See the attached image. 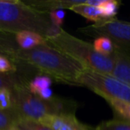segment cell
Here are the masks:
<instances>
[{"label": "cell", "instance_id": "8", "mask_svg": "<svg viewBox=\"0 0 130 130\" xmlns=\"http://www.w3.org/2000/svg\"><path fill=\"white\" fill-rule=\"evenodd\" d=\"M112 58L114 66L111 76L130 86V54L115 47Z\"/></svg>", "mask_w": 130, "mask_h": 130}, {"label": "cell", "instance_id": "10", "mask_svg": "<svg viewBox=\"0 0 130 130\" xmlns=\"http://www.w3.org/2000/svg\"><path fill=\"white\" fill-rule=\"evenodd\" d=\"M101 1L102 0H84L81 4L73 6L70 10L94 23L104 19L99 7Z\"/></svg>", "mask_w": 130, "mask_h": 130}, {"label": "cell", "instance_id": "6", "mask_svg": "<svg viewBox=\"0 0 130 130\" xmlns=\"http://www.w3.org/2000/svg\"><path fill=\"white\" fill-rule=\"evenodd\" d=\"M78 31L90 37H104L113 43L114 46L125 52H130V22L117 18L103 19L97 22L80 28Z\"/></svg>", "mask_w": 130, "mask_h": 130}, {"label": "cell", "instance_id": "3", "mask_svg": "<svg viewBox=\"0 0 130 130\" xmlns=\"http://www.w3.org/2000/svg\"><path fill=\"white\" fill-rule=\"evenodd\" d=\"M45 42L81 64L86 70L102 74H111L114 66L112 56L99 54L93 44L72 36L61 27L53 35L45 38Z\"/></svg>", "mask_w": 130, "mask_h": 130}, {"label": "cell", "instance_id": "24", "mask_svg": "<svg viewBox=\"0 0 130 130\" xmlns=\"http://www.w3.org/2000/svg\"><path fill=\"white\" fill-rule=\"evenodd\" d=\"M37 95H38L40 98H42V99L44 100H51L53 99V98L54 97V94H53V91L52 89L49 87V88H45L44 89V90H42L41 92L38 93Z\"/></svg>", "mask_w": 130, "mask_h": 130}, {"label": "cell", "instance_id": "22", "mask_svg": "<svg viewBox=\"0 0 130 130\" xmlns=\"http://www.w3.org/2000/svg\"><path fill=\"white\" fill-rule=\"evenodd\" d=\"M48 14L53 25L57 28H61V24L63 23V21H64L65 18L64 10H55V11L50 12Z\"/></svg>", "mask_w": 130, "mask_h": 130}, {"label": "cell", "instance_id": "20", "mask_svg": "<svg viewBox=\"0 0 130 130\" xmlns=\"http://www.w3.org/2000/svg\"><path fill=\"white\" fill-rule=\"evenodd\" d=\"M13 100L12 91L9 89H0V110H8L13 109Z\"/></svg>", "mask_w": 130, "mask_h": 130}, {"label": "cell", "instance_id": "2", "mask_svg": "<svg viewBox=\"0 0 130 130\" xmlns=\"http://www.w3.org/2000/svg\"><path fill=\"white\" fill-rule=\"evenodd\" d=\"M59 28L53 25L49 14L19 0H0V32L14 35L30 31L43 36L53 35Z\"/></svg>", "mask_w": 130, "mask_h": 130}, {"label": "cell", "instance_id": "7", "mask_svg": "<svg viewBox=\"0 0 130 130\" xmlns=\"http://www.w3.org/2000/svg\"><path fill=\"white\" fill-rule=\"evenodd\" d=\"M40 122L51 130H93L88 126L80 122L75 114L49 115L43 118Z\"/></svg>", "mask_w": 130, "mask_h": 130}, {"label": "cell", "instance_id": "25", "mask_svg": "<svg viewBox=\"0 0 130 130\" xmlns=\"http://www.w3.org/2000/svg\"><path fill=\"white\" fill-rule=\"evenodd\" d=\"M10 130H14V129H13V128H12V129H10Z\"/></svg>", "mask_w": 130, "mask_h": 130}, {"label": "cell", "instance_id": "5", "mask_svg": "<svg viewBox=\"0 0 130 130\" xmlns=\"http://www.w3.org/2000/svg\"><path fill=\"white\" fill-rule=\"evenodd\" d=\"M77 86L87 87L101 97H110L130 103V86L111 75L85 70L78 76Z\"/></svg>", "mask_w": 130, "mask_h": 130}, {"label": "cell", "instance_id": "12", "mask_svg": "<svg viewBox=\"0 0 130 130\" xmlns=\"http://www.w3.org/2000/svg\"><path fill=\"white\" fill-rule=\"evenodd\" d=\"M103 98L109 103V105L113 110L114 113L116 114L118 119L130 122V103L119 101V100L116 99H112V98L110 97Z\"/></svg>", "mask_w": 130, "mask_h": 130}, {"label": "cell", "instance_id": "9", "mask_svg": "<svg viewBox=\"0 0 130 130\" xmlns=\"http://www.w3.org/2000/svg\"><path fill=\"white\" fill-rule=\"evenodd\" d=\"M84 0H28L26 4L40 11L49 13L55 10L71 9V7L81 4Z\"/></svg>", "mask_w": 130, "mask_h": 130}, {"label": "cell", "instance_id": "23", "mask_svg": "<svg viewBox=\"0 0 130 130\" xmlns=\"http://www.w3.org/2000/svg\"><path fill=\"white\" fill-rule=\"evenodd\" d=\"M14 46H17V45H12L10 41H7L4 37L0 36V54L7 57L10 50Z\"/></svg>", "mask_w": 130, "mask_h": 130}, {"label": "cell", "instance_id": "17", "mask_svg": "<svg viewBox=\"0 0 130 130\" xmlns=\"http://www.w3.org/2000/svg\"><path fill=\"white\" fill-rule=\"evenodd\" d=\"M94 130H130V122L119 119L101 122Z\"/></svg>", "mask_w": 130, "mask_h": 130}, {"label": "cell", "instance_id": "11", "mask_svg": "<svg viewBox=\"0 0 130 130\" xmlns=\"http://www.w3.org/2000/svg\"><path fill=\"white\" fill-rule=\"evenodd\" d=\"M13 36L15 45L22 50H29L45 43V38L43 36L30 31H22L16 33Z\"/></svg>", "mask_w": 130, "mask_h": 130}, {"label": "cell", "instance_id": "13", "mask_svg": "<svg viewBox=\"0 0 130 130\" xmlns=\"http://www.w3.org/2000/svg\"><path fill=\"white\" fill-rule=\"evenodd\" d=\"M14 130H51L40 121L18 116L13 123Z\"/></svg>", "mask_w": 130, "mask_h": 130}, {"label": "cell", "instance_id": "16", "mask_svg": "<svg viewBox=\"0 0 130 130\" xmlns=\"http://www.w3.org/2000/svg\"><path fill=\"white\" fill-rule=\"evenodd\" d=\"M121 3L116 0H102L99 5L104 19L115 18Z\"/></svg>", "mask_w": 130, "mask_h": 130}, {"label": "cell", "instance_id": "18", "mask_svg": "<svg viewBox=\"0 0 130 130\" xmlns=\"http://www.w3.org/2000/svg\"><path fill=\"white\" fill-rule=\"evenodd\" d=\"M18 116L13 109L8 110H0V130L12 129L13 123Z\"/></svg>", "mask_w": 130, "mask_h": 130}, {"label": "cell", "instance_id": "19", "mask_svg": "<svg viewBox=\"0 0 130 130\" xmlns=\"http://www.w3.org/2000/svg\"><path fill=\"white\" fill-rule=\"evenodd\" d=\"M22 79L16 74H2L0 73V89L13 90V87Z\"/></svg>", "mask_w": 130, "mask_h": 130}, {"label": "cell", "instance_id": "4", "mask_svg": "<svg viewBox=\"0 0 130 130\" xmlns=\"http://www.w3.org/2000/svg\"><path fill=\"white\" fill-rule=\"evenodd\" d=\"M28 82L22 79L12 90L13 109L19 116L40 121L43 118L57 114H74L78 104L72 100L54 97L44 100L28 89Z\"/></svg>", "mask_w": 130, "mask_h": 130}, {"label": "cell", "instance_id": "14", "mask_svg": "<svg viewBox=\"0 0 130 130\" xmlns=\"http://www.w3.org/2000/svg\"><path fill=\"white\" fill-rule=\"evenodd\" d=\"M52 85V78L46 75H38L28 82V89L32 94H38L45 88H49Z\"/></svg>", "mask_w": 130, "mask_h": 130}, {"label": "cell", "instance_id": "1", "mask_svg": "<svg viewBox=\"0 0 130 130\" xmlns=\"http://www.w3.org/2000/svg\"><path fill=\"white\" fill-rule=\"evenodd\" d=\"M7 57L14 63H25L52 79L71 86H77L78 76L86 70L81 64L50 46L46 42L29 50L14 46Z\"/></svg>", "mask_w": 130, "mask_h": 130}, {"label": "cell", "instance_id": "15", "mask_svg": "<svg viewBox=\"0 0 130 130\" xmlns=\"http://www.w3.org/2000/svg\"><path fill=\"white\" fill-rule=\"evenodd\" d=\"M93 45L99 54L106 56H111L115 51V46H114L113 43L109 38H104V37L96 38Z\"/></svg>", "mask_w": 130, "mask_h": 130}, {"label": "cell", "instance_id": "21", "mask_svg": "<svg viewBox=\"0 0 130 130\" xmlns=\"http://www.w3.org/2000/svg\"><path fill=\"white\" fill-rule=\"evenodd\" d=\"M17 71L16 64L12 60L0 54V73L2 74H14Z\"/></svg>", "mask_w": 130, "mask_h": 130}]
</instances>
